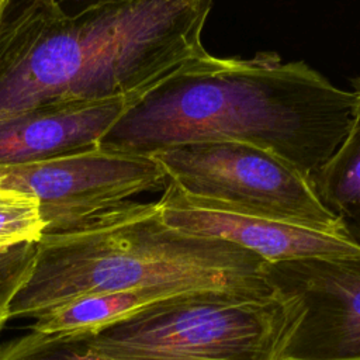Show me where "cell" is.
I'll list each match as a JSON object with an SVG mask.
<instances>
[{"label":"cell","mask_w":360,"mask_h":360,"mask_svg":"<svg viewBox=\"0 0 360 360\" xmlns=\"http://www.w3.org/2000/svg\"><path fill=\"white\" fill-rule=\"evenodd\" d=\"M353 94L276 52L191 59L142 93L98 148L152 158L183 143L231 141L266 149L308 180L343 141Z\"/></svg>","instance_id":"cell-1"},{"label":"cell","mask_w":360,"mask_h":360,"mask_svg":"<svg viewBox=\"0 0 360 360\" xmlns=\"http://www.w3.org/2000/svg\"><path fill=\"white\" fill-rule=\"evenodd\" d=\"M214 0H115L65 13L31 0L0 24V118L46 104L138 97L201 42Z\"/></svg>","instance_id":"cell-2"},{"label":"cell","mask_w":360,"mask_h":360,"mask_svg":"<svg viewBox=\"0 0 360 360\" xmlns=\"http://www.w3.org/2000/svg\"><path fill=\"white\" fill-rule=\"evenodd\" d=\"M266 267L238 245L167 225L156 202L128 200L77 228L42 233L10 315L38 319L82 297L158 285L270 294Z\"/></svg>","instance_id":"cell-3"},{"label":"cell","mask_w":360,"mask_h":360,"mask_svg":"<svg viewBox=\"0 0 360 360\" xmlns=\"http://www.w3.org/2000/svg\"><path fill=\"white\" fill-rule=\"evenodd\" d=\"M301 315L300 302L277 290L198 288L82 336L110 360H281Z\"/></svg>","instance_id":"cell-4"},{"label":"cell","mask_w":360,"mask_h":360,"mask_svg":"<svg viewBox=\"0 0 360 360\" xmlns=\"http://www.w3.org/2000/svg\"><path fill=\"white\" fill-rule=\"evenodd\" d=\"M152 159L167 180L191 195L346 233L311 180L266 149L231 141L194 142L167 148Z\"/></svg>","instance_id":"cell-5"},{"label":"cell","mask_w":360,"mask_h":360,"mask_svg":"<svg viewBox=\"0 0 360 360\" xmlns=\"http://www.w3.org/2000/svg\"><path fill=\"white\" fill-rule=\"evenodd\" d=\"M166 181L152 158L101 148L0 167V187L37 198L44 233L77 228L132 195L165 188Z\"/></svg>","instance_id":"cell-6"},{"label":"cell","mask_w":360,"mask_h":360,"mask_svg":"<svg viewBox=\"0 0 360 360\" xmlns=\"http://www.w3.org/2000/svg\"><path fill=\"white\" fill-rule=\"evenodd\" d=\"M266 273L302 307L281 360H360V256L267 263Z\"/></svg>","instance_id":"cell-7"},{"label":"cell","mask_w":360,"mask_h":360,"mask_svg":"<svg viewBox=\"0 0 360 360\" xmlns=\"http://www.w3.org/2000/svg\"><path fill=\"white\" fill-rule=\"evenodd\" d=\"M162 219L180 231L211 236L256 253L267 263L360 256L347 233L330 232L217 200L201 198L167 180L156 201Z\"/></svg>","instance_id":"cell-8"},{"label":"cell","mask_w":360,"mask_h":360,"mask_svg":"<svg viewBox=\"0 0 360 360\" xmlns=\"http://www.w3.org/2000/svg\"><path fill=\"white\" fill-rule=\"evenodd\" d=\"M138 97L46 104L1 117L0 167L98 148L100 138Z\"/></svg>","instance_id":"cell-9"},{"label":"cell","mask_w":360,"mask_h":360,"mask_svg":"<svg viewBox=\"0 0 360 360\" xmlns=\"http://www.w3.org/2000/svg\"><path fill=\"white\" fill-rule=\"evenodd\" d=\"M190 290L193 288L158 285L121 292L87 295L35 319L30 328L31 330L45 335H91L131 316L158 300Z\"/></svg>","instance_id":"cell-10"},{"label":"cell","mask_w":360,"mask_h":360,"mask_svg":"<svg viewBox=\"0 0 360 360\" xmlns=\"http://www.w3.org/2000/svg\"><path fill=\"white\" fill-rule=\"evenodd\" d=\"M353 110L349 129L312 180L322 204L339 218L360 208V77L352 80Z\"/></svg>","instance_id":"cell-11"},{"label":"cell","mask_w":360,"mask_h":360,"mask_svg":"<svg viewBox=\"0 0 360 360\" xmlns=\"http://www.w3.org/2000/svg\"><path fill=\"white\" fill-rule=\"evenodd\" d=\"M0 360H110L94 352L83 336L31 330L0 345Z\"/></svg>","instance_id":"cell-12"},{"label":"cell","mask_w":360,"mask_h":360,"mask_svg":"<svg viewBox=\"0 0 360 360\" xmlns=\"http://www.w3.org/2000/svg\"><path fill=\"white\" fill-rule=\"evenodd\" d=\"M44 222L35 197L0 187V249L25 242H38Z\"/></svg>","instance_id":"cell-13"},{"label":"cell","mask_w":360,"mask_h":360,"mask_svg":"<svg viewBox=\"0 0 360 360\" xmlns=\"http://www.w3.org/2000/svg\"><path fill=\"white\" fill-rule=\"evenodd\" d=\"M35 243L37 242H25L0 249V330L4 328L6 322L11 319V301L32 271Z\"/></svg>","instance_id":"cell-14"},{"label":"cell","mask_w":360,"mask_h":360,"mask_svg":"<svg viewBox=\"0 0 360 360\" xmlns=\"http://www.w3.org/2000/svg\"><path fill=\"white\" fill-rule=\"evenodd\" d=\"M349 238L360 246V208L340 218Z\"/></svg>","instance_id":"cell-15"},{"label":"cell","mask_w":360,"mask_h":360,"mask_svg":"<svg viewBox=\"0 0 360 360\" xmlns=\"http://www.w3.org/2000/svg\"><path fill=\"white\" fill-rule=\"evenodd\" d=\"M60 8L65 7V4H72L73 11L72 14H76L84 8L97 6V4H104V3H110V1H115V0H53Z\"/></svg>","instance_id":"cell-16"},{"label":"cell","mask_w":360,"mask_h":360,"mask_svg":"<svg viewBox=\"0 0 360 360\" xmlns=\"http://www.w3.org/2000/svg\"><path fill=\"white\" fill-rule=\"evenodd\" d=\"M7 4H8V0H0V24L3 22V14H4Z\"/></svg>","instance_id":"cell-17"}]
</instances>
